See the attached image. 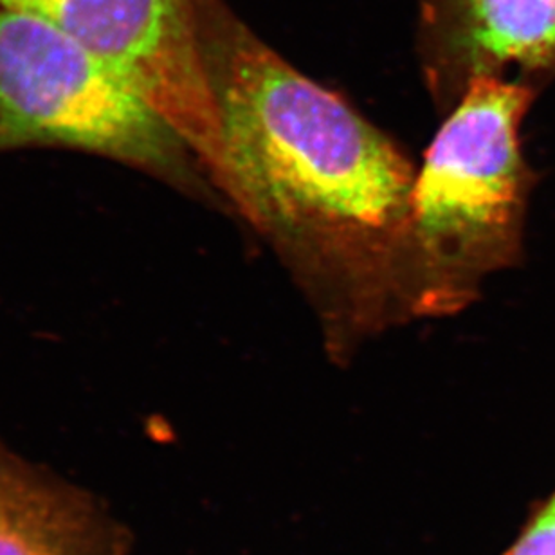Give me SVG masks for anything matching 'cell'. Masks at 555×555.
I'll return each mask as SVG.
<instances>
[{
    "label": "cell",
    "instance_id": "cell-5",
    "mask_svg": "<svg viewBox=\"0 0 555 555\" xmlns=\"http://www.w3.org/2000/svg\"><path fill=\"white\" fill-rule=\"evenodd\" d=\"M427 92L448 114L478 76L555 78V0H416ZM508 78V76H507Z\"/></svg>",
    "mask_w": 555,
    "mask_h": 555
},
{
    "label": "cell",
    "instance_id": "cell-7",
    "mask_svg": "<svg viewBox=\"0 0 555 555\" xmlns=\"http://www.w3.org/2000/svg\"><path fill=\"white\" fill-rule=\"evenodd\" d=\"M507 555H555V494Z\"/></svg>",
    "mask_w": 555,
    "mask_h": 555
},
{
    "label": "cell",
    "instance_id": "cell-4",
    "mask_svg": "<svg viewBox=\"0 0 555 555\" xmlns=\"http://www.w3.org/2000/svg\"><path fill=\"white\" fill-rule=\"evenodd\" d=\"M217 0H0L60 27L188 144L220 195L222 121L209 62Z\"/></svg>",
    "mask_w": 555,
    "mask_h": 555
},
{
    "label": "cell",
    "instance_id": "cell-1",
    "mask_svg": "<svg viewBox=\"0 0 555 555\" xmlns=\"http://www.w3.org/2000/svg\"><path fill=\"white\" fill-rule=\"evenodd\" d=\"M209 62L225 208L304 293L334 363L408 323L402 262L416 168L401 144L310 80L220 0Z\"/></svg>",
    "mask_w": 555,
    "mask_h": 555
},
{
    "label": "cell",
    "instance_id": "cell-3",
    "mask_svg": "<svg viewBox=\"0 0 555 555\" xmlns=\"http://www.w3.org/2000/svg\"><path fill=\"white\" fill-rule=\"evenodd\" d=\"M60 149L96 155L208 206H222L176 130L51 22L0 4V154Z\"/></svg>",
    "mask_w": 555,
    "mask_h": 555
},
{
    "label": "cell",
    "instance_id": "cell-6",
    "mask_svg": "<svg viewBox=\"0 0 555 555\" xmlns=\"http://www.w3.org/2000/svg\"><path fill=\"white\" fill-rule=\"evenodd\" d=\"M121 527L91 494L0 440V555H124Z\"/></svg>",
    "mask_w": 555,
    "mask_h": 555
},
{
    "label": "cell",
    "instance_id": "cell-2",
    "mask_svg": "<svg viewBox=\"0 0 555 555\" xmlns=\"http://www.w3.org/2000/svg\"><path fill=\"white\" fill-rule=\"evenodd\" d=\"M538 91L518 78L478 76L427 146L404 242L408 321L464 312L487 278L518 262L534 184L519 132Z\"/></svg>",
    "mask_w": 555,
    "mask_h": 555
}]
</instances>
